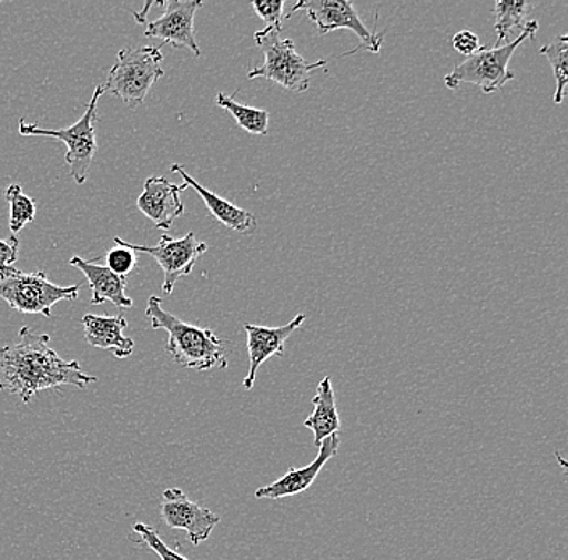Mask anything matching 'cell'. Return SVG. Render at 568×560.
<instances>
[{
	"instance_id": "1",
	"label": "cell",
	"mask_w": 568,
	"mask_h": 560,
	"mask_svg": "<svg viewBox=\"0 0 568 560\" xmlns=\"http://www.w3.org/2000/svg\"><path fill=\"white\" fill-rule=\"evenodd\" d=\"M49 342L51 336L24 326L20 329V342L0 347V391L12 393L28 404L44 389H84L98 381L84 374L77 360H63Z\"/></svg>"
},
{
	"instance_id": "2",
	"label": "cell",
	"mask_w": 568,
	"mask_h": 560,
	"mask_svg": "<svg viewBox=\"0 0 568 560\" xmlns=\"http://www.w3.org/2000/svg\"><path fill=\"white\" fill-rule=\"evenodd\" d=\"M145 317L151 320L152 329H165L169 333L166 353L181 367L195 371H207L212 368L225 370L229 367L225 343L212 329L186 324L170 314L162 307L160 297H149Z\"/></svg>"
},
{
	"instance_id": "3",
	"label": "cell",
	"mask_w": 568,
	"mask_h": 560,
	"mask_svg": "<svg viewBox=\"0 0 568 560\" xmlns=\"http://www.w3.org/2000/svg\"><path fill=\"white\" fill-rule=\"evenodd\" d=\"M255 44L264 52V63L248 72V80L265 78L291 92H305L311 86V74L315 70H326L328 62H307L297 54L293 39L282 38V31L265 28L254 34Z\"/></svg>"
},
{
	"instance_id": "4",
	"label": "cell",
	"mask_w": 568,
	"mask_h": 560,
	"mask_svg": "<svg viewBox=\"0 0 568 560\" xmlns=\"http://www.w3.org/2000/svg\"><path fill=\"white\" fill-rule=\"evenodd\" d=\"M538 28V21H528L527 28L513 42L499 48H481L477 54L467 57L460 65L444 77L447 90H457L464 83L475 84L483 94L503 90L515 78V73L509 69L510 59L527 39L535 38Z\"/></svg>"
},
{
	"instance_id": "5",
	"label": "cell",
	"mask_w": 568,
	"mask_h": 560,
	"mask_svg": "<svg viewBox=\"0 0 568 560\" xmlns=\"http://www.w3.org/2000/svg\"><path fill=\"white\" fill-rule=\"evenodd\" d=\"M162 49L152 45L126 48L106 74L105 91L112 92L128 108L136 109L148 98L155 81L163 77Z\"/></svg>"
},
{
	"instance_id": "6",
	"label": "cell",
	"mask_w": 568,
	"mask_h": 560,
	"mask_svg": "<svg viewBox=\"0 0 568 560\" xmlns=\"http://www.w3.org/2000/svg\"><path fill=\"white\" fill-rule=\"evenodd\" d=\"M104 86H95L84 115L74 125L63 128V130H44L36 123L24 122V120H20L18 123L21 136L55 138L67 144L65 162L69 163L70 176L77 181V184L87 183L92 161L98 154L94 125L98 122L99 99L104 95Z\"/></svg>"
},
{
	"instance_id": "7",
	"label": "cell",
	"mask_w": 568,
	"mask_h": 560,
	"mask_svg": "<svg viewBox=\"0 0 568 560\" xmlns=\"http://www.w3.org/2000/svg\"><path fill=\"white\" fill-rule=\"evenodd\" d=\"M80 285L59 286L44 272L16 271L0 279V299L21 314H41L52 317V307L60 301L78 299Z\"/></svg>"
},
{
	"instance_id": "8",
	"label": "cell",
	"mask_w": 568,
	"mask_h": 560,
	"mask_svg": "<svg viewBox=\"0 0 568 560\" xmlns=\"http://www.w3.org/2000/svg\"><path fill=\"white\" fill-rule=\"evenodd\" d=\"M297 12H304L307 16V19L317 27L320 37H326L336 30L353 31L361 42L357 48L346 52L343 57L353 55L361 49H367L372 54H379L382 51L385 33H373L368 30L358 13L355 12L353 2H347V0H301V2L294 3L287 19Z\"/></svg>"
},
{
	"instance_id": "9",
	"label": "cell",
	"mask_w": 568,
	"mask_h": 560,
	"mask_svg": "<svg viewBox=\"0 0 568 560\" xmlns=\"http://www.w3.org/2000/svg\"><path fill=\"white\" fill-rule=\"evenodd\" d=\"M123 244L136 254H149L158 261L163 272L162 289L169 296L173 293L178 279L191 275L199 257L207 253L209 250L207 244L197 241L194 233H187L181 240H173L169 235H162L158 246L152 247L138 246V244H131L128 241H123Z\"/></svg>"
},
{
	"instance_id": "10",
	"label": "cell",
	"mask_w": 568,
	"mask_h": 560,
	"mask_svg": "<svg viewBox=\"0 0 568 560\" xmlns=\"http://www.w3.org/2000/svg\"><path fill=\"white\" fill-rule=\"evenodd\" d=\"M162 520L173 530L186 531L187 538L194 546L202 544L211 538L213 528L220 523V517L191 501L181 489L169 488L163 491Z\"/></svg>"
},
{
	"instance_id": "11",
	"label": "cell",
	"mask_w": 568,
	"mask_h": 560,
	"mask_svg": "<svg viewBox=\"0 0 568 560\" xmlns=\"http://www.w3.org/2000/svg\"><path fill=\"white\" fill-rule=\"evenodd\" d=\"M162 6L165 12L148 24L144 37L162 39L163 44L176 49L186 48L195 57L201 55V48L195 41L194 17L204 3L201 0H166Z\"/></svg>"
},
{
	"instance_id": "12",
	"label": "cell",
	"mask_w": 568,
	"mask_h": 560,
	"mask_svg": "<svg viewBox=\"0 0 568 560\" xmlns=\"http://www.w3.org/2000/svg\"><path fill=\"white\" fill-rule=\"evenodd\" d=\"M305 322V315L300 314L294 317L290 324L270 328V326L244 324L247 333V350H248V371L244 378V389L251 391L254 388L255 377H257L258 368L270 357L284 354V344L291 338L296 329H300Z\"/></svg>"
},
{
	"instance_id": "13",
	"label": "cell",
	"mask_w": 568,
	"mask_h": 560,
	"mask_svg": "<svg viewBox=\"0 0 568 560\" xmlns=\"http://www.w3.org/2000/svg\"><path fill=\"white\" fill-rule=\"evenodd\" d=\"M186 190V184L178 186L162 176H152L145 181L144 190L138 197V208L154 223L155 228L169 232L173 222L184 214L180 194Z\"/></svg>"
},
{
	"instance_id": "14",
	"label": "cell",
	"mask_w": 568,
	"mask_h": 560,
	"mask_svg": "<svg viewBox=\"0 0 568 560\" xmlns=\"http://www.w3.org/2000/svg\"><path fill=\"white\" fill-rule=\"evenodd\" d=\"M339 445V435L328 436V438L322 442V446H320V452L314 462L302 467V469L290 467L287 474L283 475L282 478L273 481L268 487L258 488L257 491H255V498L278 501V499L301 495V492H304L305 489H308L314 485V481L317 480L323 467L328 464V460L332 459L333 456H336Z\"/></svg>"
},
{
	"instance_id": "15",
	"label": "cell",
	"mask_w": 568,
	"mask_h": 560,
	"mask_svg": "<svg viewBox=\"0 0 568 560\" xmlns=\"http://www.w3.org/2000/svg\"><path fill=\"white\" fill-rule=\"evenodd\" d=\"M71 267H77L87 276L89 288L92 291L91 306H102V304L112 303L119 308L133 307V301L126 296V278L116 275L106 268L105 265H99L98 262L87 261V258H70Z\"/></svg>"
},
{
	"instance_id": "16",
	"label": "cell",
	"mask_w": 568,
	"mask_h": 560,
	"mask_svg": "<svg viewBox=\"0 0 568 560\" xmlns=\"http://www.w3.org/2000/svg\"><path fill=\"white\" fill-rule=\"evenodd\" d=\"M170 170H172L173 173H178V175L184 180V184H186L187 187H193L195 193L205 202V207L209 208L213 217L219 220L226 228L243 233V235H254V233L257 232L258 222L251 212L244 211V208L237 207V205L231 204V202L216 196V194L209 191L207 187L199 184L193 176L187 175L180 163H173Z\"/></svg>"
},
{
	"instance_id": "17",
	"label": "cell",
	"mask_w": 568,
	"mask_h": 560,
	"mask_svg": "<svg viewBox=\"0 0 568 560\" xmlns=\"http://www.w3.org/2000/svg\"><path fill=\"white\" fill-rule=\"evenodd\" d=\"M126 325L122 314L115 317L88 314L83 317L84 338L89 346L110 350L116 359H126L134 350L133 339L123 335Z\"/></svg>"
},
{
	"instance_id": "18",
	"label": "cell",
	"mask_w": 568,
	"mask_h": 560,
	"mask_svg": "<svg viewBox=\"0 0 568 560\" xmlns=\"http://www.w3.org/2000/svg\"><path fill=\"white\" fill-rule=\"evenodd\" d=\"M315 409L305 418L304 427L314 434V445L320 448L328 436L339 435L341 418L337 414L335 389L332 378L325 377L318 383L317 395L314 400Z\"/></svg>"
},
{
	"instance_id": "19",
	"label": "cell",
	"mask_w": 568,
	"mask_h": 560,
	"mask_svg": "<svg viewBox=\"0 0 568 560\" xmlns=\"http://www.w3.org/2000/svg\"><path fill=\"white\" fill-rule=\"evenodd\" d=\"M531 3L525 2V0H513V2L497 0L495 3L496 48L507 44V39L515 30L524 31L527 28L528 13L531 12Z\"/></svg>"
},
{
	"instance_id": "20",
	"label": "cell",
	"mask_w": 568,
	"mask_h": 560,
	"mask_svg": "<svg viewBox=\"0 0 568 560\" xmlns=\"http://www.w3.org/2000/svg\"><path fill=\"white\" fill-rule=\"evenodd\" d=\"M215 104L231 113L237 125L247 133L257 134V136H265L268 133L270 113L266 110L240 104L225 92L216 94Z\"/></svg>"
},
{
	"instance_id": "21",
	"label": "cell",
	"mask_w": 568,
	"mask_h": 560,
	"mask_svg": "<svg viewBox=\"0 0 568 560\" xmlns=\"http://www.w3.org/2000/svg\"><path fill=\"white\" fill-rule=\"evenodd\" d=\"M539 54L545 55L552 67L556 78V92H554V104L560 105L566 99L568 84V37H557L545 48L539 49Z\"/></svg>"
},
{
	"instance_id": "22",
	"label": "cell",
	"mask_w": 568,
	"mask_h": 560,
	"mask_svg": "<svg viewBox=\"0 0 568 560\" xmlns=\"http://www.w3.org/2000/svg\"><path fill=\"white\" fill-rule=\"evenodd\" d=\"M6 200L10 205V232L13 236L36 218V201L23 193L20 184H10L6 190Z\"/></svg>"
},
{
	"instance_id": "23",
	"label": "cell",
	"mask_w": 568,
	"mask_h": 560,
	"mask_svg": "<svg viewBox=\"0 0 568 560\" xmlns=\"http://www.w3.org/2000/svg\"><path fill=\"white\" fill-rule=\"evenodd\" d=\"M116 247L106 253V268L126 278L138 265V254L124 246L122 237H115Z\"/></svg>"
},
{
	"instance_id": "24",
	"label": "cell",
	"mask_w": 568,
	"mask_h": 560,
	"mask_svg": "<svg viewBox=\"0 0 568 560\" xmlns=\"http://www.w3.org/2000/svg\"><path fill=\"white\" fill-rule=\"evenodd\" d=\"M133 531L134 533L140 534L142 542H144L151 551H154L155 554L159 556L160 560H190L184 558V556L178 554L173 549H170L169 546L163 542L162 538L159 537L155 528H152L151 525L141 522L134 523Z\"/></svg>"
},
{
	"instance_id": "25",
	"label": "cell",
	"mask_w": 568,
	"mask_h": 560,
	"mask_svg": "<svg viewBox=\"0 0 568 560\" xmlns=\"http://www.w3.org/2000/svg\"><path fill=\"white\" fill-rule=\"evenodd\" d=\"M255 13L265 21L266 28L283 30L284 0H255L252 2Z\"/></svg>"
},
{
	"instance_id": "26",
	"label": "cell",
	"mask_w": 568,
	"mask_h": 560,
	"mask_svg": "<svg viewBox=\"0 0 568 560\" xmlns=\"http://www.w3.org/2000/svg\"><path fill=\"white\" fill-rule=\"evenodd\" d=\"M18 251H20V241L16 236L0 240V279L17 271L13 264L18 261Z\"/></svg>"
},
{
	"instance_id": "27",
	"label": "cell",
	"mask_w": 568,
	"mask_h": 560,
	"mask_svg": "<svg viewBox=\"0 0 568 560\" xmlns=\"http://www.w3.org/2000/svg\"><path fill=\"white\" fill-rule=\"evenodd\" d=\"M453 48L454 51L459 52V54L470 57L477 54L479 49H481V44H479V38L477 34L471 33V31L464 30L454 34Z\"/></svg>"
}]
</instances>
